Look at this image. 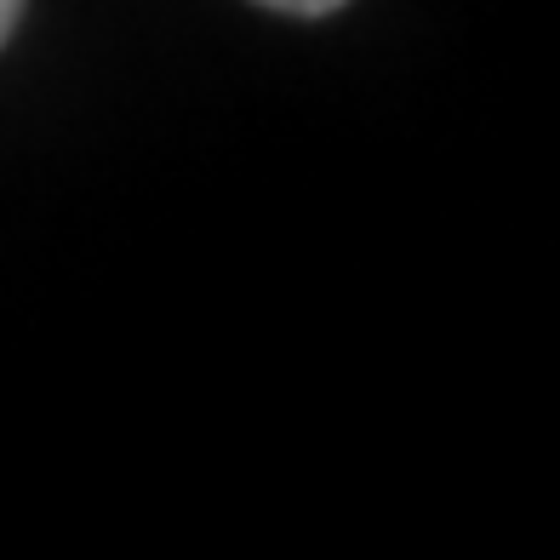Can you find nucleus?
<instances>
[{"label": "nucleus", "mask_w": 560, "mask_h": 560, "mask_svg": "<svg viewBox=\"0 0 560 560\" xmlns=\"http://www.w3.org/2000/svg\"><path fill=\"white\" fill-rule=\"evenodd\" d=\"M264 7H275V12H292V18H326V12H338L343 0H264Z\"/></svg>", "instance_id": "obj_1"}, {"label": "nucleus", "mask_w": 560, "mask_h": 560, "mask_svg": "<svg viewBox=\"0 0 560 560\" xmlns=\"http://www.w3.org/2000/svg\"><path fill=\"white\" fill-rule=\"evenodd\" d=\"M18 12H23V0H0V40L12 35V23H18Z\"/></svg>", "instance_id": "obj_2"}]
</instances>
